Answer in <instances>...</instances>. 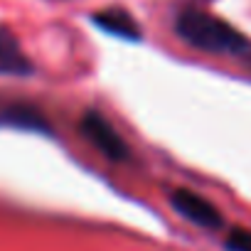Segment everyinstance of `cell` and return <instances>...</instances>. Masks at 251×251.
I'll list each match as a JSON object with an SVG mask.
<instances>
[{
  "label": "cell",
  "instance_id": "2",
  "mask_svg": "<svg viewBox=\"0 0 251 251\" xmlns=\"http://www.w3.org/2000/svg\"><path fill=\"white\" fill-rule=\"evenodd\" d=\"M79 126H81V133L86 136V141L96 151H101L108 160H116V163L128 160L131 151H128V146H126V141L118 136V131L113 128V126L99 111H86L81 116Z\"/></svg>",
  "mask_w": 251,
  "mask_h": 251
},
{
  "label": "cell",
  "instance_id": "3",
  "mask_svg": "<svg viewBox=\"0 0 251 251\" xmlns=\"http://www.w3.org/2000/svg\"><path fill=\"white\" fill-rule=\"evenodd\" d=\"M170 202L180 217H185L187 222H192L202 229H219L224 224L222 212L209 200H204L202 195H197L192 190H175Z\"/></svg>",
  "mask_w": 251,
  "mask_h": 251
},
{
  "label": "cell",
  "instance_id": "7",
  "mask_svg": "<svg viewBox=\"0 0 251 251\" xmlns=\"http://www.w3.org/2000/svg\"><path fill=\"white\" fill-rule=\"evenodd\" d=\"M8 118L13 121V123H27L30 121V128H40L42 126V118L35 113V111H25V108H13L10 113H8Z\"/></svg>",
  "mask_w": 251,
  "mask_h": 251
},
{
  "label": "cell",
  "instance_id": "8",
  "mask_svg": "<svg viewBox=\"0 0 251 251\" xmlns=\"http://www.w3.org/2000/svg\"><path fill=\"white\" fill-rule=\"evenodd\" d=\"M249 62H251V47H249Z\"/></svg>",
  "mask_w": 251,
  "mask_h": 251
},
{
  "label": "cell",
  "instance_id": "5",
  "mask_svg": "<svg viewBox=\"0 0 251 251\" xmlns=\"http://www.w3.org/2000/svg\"><path fill=\"white\" fill-rule=\"evenodd\" d=\"M94 25L101 27L103 32L113 35V37H121V40H141V25L136 23V18L128 13V10H121V8H108V10H101L96 13L94 18Z\"/></svg>",
  "mask_w": 251,
  "mask_h": 251
},
{
  "label": "cell",
  "instance_id": "1",
  "mask_svg": "<svg viewBox=\"0 0 251 251\" xmlns=\"http://www.w3.org/2000/svg\"><path fill=\"white\" fill-rule=\"evenodd\" d=\"M177 35L192 45L195 50L209 52V54H244L249 52L246 37L224 23L217 15H209L204 10H185L175 20Z\"/></svg>",
  "mask_w": 251,
  "mask_h": 251
},
{
  "label": "cell",
  "instance_id": "6",
  "mask_svg": "<svg viewBox=\"0 0 251 251\" xmlns=\"http://www.w3.org/2000/svg\"><path fill=\"white\" fill-rule=\"evenodd\" d=\"M226 251H251V229H231L224 239Z\"/></svg>",
  "mask_w": 251,
  "mask_h": 251
},
{
  "label": "cell",
  "instance_id": "4",
  "mask_svg": "<svg viewBox=\"0 0 251 251\" xmlns=\"http://www.w3.org/2000/svg\"><path fill=\"white\" fill-rule=\"evenodd\" d=\"M32 69L35 67L20 42L8 30H0V76H30Z\"/></svg>",
  "mask_w": 251,
  "mask_h": 251
}]
</instances>
